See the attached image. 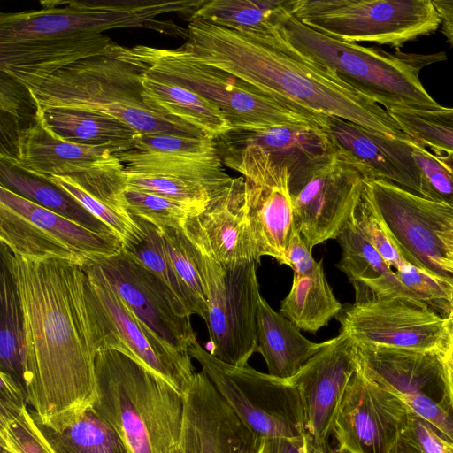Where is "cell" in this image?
<instances>
[{
    "mask_svg": "<svg viewBox=\"0 0 453 453\" xmlns=\"http://www.w3.org/2000/svg\"><path fill=\"white\" fill-rule=\"evenodd\" d=\"M24 318L26 391L33 418L60 429L96 399L105 332L82 265L16 255L1 244Z\"/></svg>",
    "mask_w": 453,
    "mask_h": 453,
    "instance_id": "6da1fadb",
    "label": "cell"
},
{
    "mask_svg": "<svg viewBox=\"0 0 453 453\" xmlns=\"http://www.w3.org/2000/svg\"><path fill=\"white\" fill-rule=\"evenodd\" d=\"M182 46L198 61L265 94L319 117H334L387 137L411 141L386 109L334 71L303 55L276 24L268 32L239 31L192 19Z\"/></svg>",
    "mask_w": 453,
    "mask_h": 453,
    "instance_id": "7a4b0ae2",
    "label": "cell"
},
{
    "mask_svg": "<svg viewBox=\"0 0 453 453\" xmlns=\"http://www.w3.org/2000/svg\"><path fill=\"white\" fill-rule=\"evenodd\" d=\"M96 376L92 407L117 431L128 453H173L179 449L181 394L117 349H99Z\"/></svg>",
    "mask_w": 453,
    "mask_h": 453,
    "instance_id": "3957f363",
    "label": "cell"
},
{
    "mask_svg": "<svg viewBox=\"0 0 453 453\" xmlns=\"http://www.w3.org/2000/svg\"><path fill=\"white\" fill-rule=\"evenodd\" d=\"M288 4L277 13L275 24L298 51L332 69L386 110L441 107L423 86L419 73L425 65L446 59L444 52L392 54L339 41L303 24L289 12Z\"/></svg>",
    "mask_w": 453,
    "mask_h": 453,
    "instance_id": "277c9868",
    "label": "cell"
},
{
    "mask_svg": "<svg viewBox=\"0 0 453 453\" xmlns=\"http://www.w3.org/2000/svg\"><path fill=\"white\" fill-rule=\"evenodd\" d=\"M145 66L111 56H97L69 65L27 88L42 109L72 108L109 115L140 134L207 137L183 122L152 111L142 98ZM209 138V137H208Z\"/></svg>",
    "mask_w": 453,
    "mask_h": 453,
    "instance_id": "5b68a950",
    "label": "cell"
},
{
    "mask_svg": "<svg viewBox=\"0 0 453 453\" xmlns=\"http://www.w3.org/2000/svg\"><path fill=\"white\" fill-rule=\"evenodd\" d=\"M118 57L145 66V72L186 88L213 104L232 129L255 130L277 126H319L326 117L296 109L235 76L196 59L183 46L158 49L119 47Z\"/></svg>",
    "mask_w": 453,
    "mask_h": 453,
    "instance_id": "8992f818",
    "label": "cell"
},
{
    "mask_svg": "<svg viewBox=\"0 0 453 453\" xmlns=\"http://www.w3.org/2000/svg\"><path fill=\"white\" fill-rule=\"evenodd\" d=\"M205 0L40 1L38 10L0 13V45L88 37L117 28H145L188 40V30L159 16L188 20Z\"/></svg>",
    "mask_w": 453,
    "mask_h": 453,
    "instance_id": "52a82bcc",
    "label": "cell"
},
{
    "mask_svg": "<svg viewBox=\"0 0 453 453\" xmlns=\"http://www.w3.org/2000/svg\"><path fill=\"white\" fill-rule=\"evenodd\" d=\"M365 179H376L373 170L336 142L289 171L295 228L311 250L335 240L353 215Z\"/></svg>",
    "mask_w": 453,
    "mask_h": 453,
    "instance_id": "ba28073f",
    "label": "cell"
},
{
    "mask_svg": "<svg viewBox=\"0 0 453 453\" xmlns=\"http://www.w3.org/2000/svg\"><path fill=\"white\" fill-rule=\"evenodd\" d=\"M288 7L299 21L323 35L397 51L435 33L441 23L433 0H288Z\"/></svg>",
    "mask_w": 453,
    "mask_h": 453,
    "instance_id": "9c48e42d",
    "label": "cell"
},
{
    "mask_svg": "<svg viewBox=\"0 0 453 453\" xmlns=\"http://www.w3.org/2000/svg\"><path fill=\"white\" fill-rule=\"evenodd\" d=\"M243 425L260 441L305 437L303 405L296 387L257 371L214 357L196 341L188 350Z\"/></svg>",
    "mask_w": 453,
    "mask_h": 453,
    "instance_id": "30bf717a",
    "label": "cell"
},
{
    "mask_svg": "<svg viewBox=\"0 0 453 453\" xmlns=\"http://www.w3.org/2000/svg\"><path fill=\"white\" fill-rule=\"evenodd\" d=\"M256 261L225 266L197 250V264L203 280L207 326L217 359L244 366L258 352L257 315L261 296Z\"/></svg>",
    "mask_w": 453,
    "mask_h": 453,
    "instance_id": "8fae6325",
    "label": "cell"
},
{
    "mask_svg": "<svg viewBox=\"0 0 453 453\" xmlns=\"http://www.w3.org/2000/svg\"><path fill=\"white\" fill-rule=\"evenodd\" d=\"M0 240L23 257H58L83 265L119 253L122 240L89 230L0 185Z\"/></svg>",
    "mask_w": 453,
    "mask_h": 453,
    "instance_id": "7c38bea8",
    "label": "cell"
},
{
    "mask_svg": "<svg viewBox=\"0 0 453 453\" xmlns=\"http://www.w3.org/2000/svg\"><path fill=\"white\" fill-rule=\"evenodd\" d=\"M362 195L404 259L453 288V270L439 236L453 225V206L381 179H365Z\"/></svg>",
    "mask_w": 453,
    "mask_h": 453,
    "instance_id": "4fadbf2b",
    "label": "cell"
},
{
    "mask_svg": "<svg viewBox=\"0 0 453 453\" xmlns=\"http://www.w3.org/2000/svg\"><path fill=\"white\" fill-rule=\"evenodd\" d=\"M226 167L244 179V203L256 262L264 256L288 265L286 250L295 229L289 171L264 155L246 150H217Z\"/></svg>",
    "mask_w": 453,
    "mask_h": 453,
    "instance_id": "5bb4252c",
    "label": "cell"
},
{
    "mask_svg": "<svg viewBox=\"0 0 453 453\" xmlns=\"http://www.w3.org/2000/svg\"><path fill=\"white\" fill-rule=\"evenodd\" d=\"M82 267L104 327L102 348L127 354L183 395L196 372L189 353L178 350L152 331L89 261Z\"/></svg>",
    "mask_w": 453,
    "mask_h": 453,
    "instance_id": "9a60e30c",
    "label": "cell"
},
{
    "mask_svg": "<svg viewBox=\"0 0 453 453\" xmlns=\"http://www.w3.org/2000/svg\"><path fill=\"white\" fill-rule=\"evenodd\" d=\"M336 319L356 343L436 353L443 351L451 324L449 316L403 297L354 303Z\"/></svg>",
    "mask_w": 453,
    "mask_h": 453,
    "instance_id": "2e32d148",
    "label": "cell"
},
{
    "mask_svg": "<svg viewBox=\"0 0 453 453\" xmlns=\"http://www.w3.org/2000/svg\"><path fill=\"white\" fill-rule=\"evenodd\" d=\"M411 410L357 370L333 420L332 453H395Z\"/></svg>",
    "mask_w": 453,
    "mask_h": 453,
    "instance_id": "e0dca14e",
    "label": "cell"
},
{
    "mask_svg": "<svg viewBox=\"0 0 453 453\" xmlns=\"http://www.w3.org/2000/svg\"><path fill=\"white\" fill-rule=\"evenodd\" d=\"M89 262L152 331L178 350L189 353L197 341L190 316L157 277L123 250Z\"/></svg>",
    "mask_w": 453,
    "mask_h": 453,
    "instance_id": "ac0fdd59",
    "label": "cell"
},
{
    "mask_svg": "<svg viewBox=\"0 0 453 453\" xmlns=\"http://www.w3.org/2000/svg\"><path fill=\"white\" fill-rule=\"evenodd\" d=\"M355 342L340 329L337 336L289 380L297 388L310 453H332L333 420L356 372Z\"/></svg>",
    "mask_w": 453,
    "mask_h": 453,
    "instance_id": "d6986e66",
    "label": "cell"
},
{
    "mask_svg": "<svg viewBox=\"0 0 453 453\" xmlns=\"http://www.w3.org/2000/svg\"><path fill=\"white\" fill-rule=\"evenodd\" d=\"M180 453H260L258 440L222 398L203 371L183 394Z\"/></svg>",
    "mask_w": 453,
    "mask_h": 453,
    "instance_id": "ffe728a7",
    "label": "cell"
},
{
    "mask_svg": "<svg viewBox=\"0 0 453 453\" xmlns=\"http://www.w3.org/2000/svg\"><path fill=\"white\" fill-rule=\"evenodd\" d=\"M6 145L11 150L0 154L1 160L41 180L118 164L120 161L116 153L127 151L118 145H85L65 140L46 125L36 106L35 119L21 127Z\"/></svg>",
    "mask_w": 453,
    "mask_h": 453,
    "instance_id": "44dd1931",
    "label": "cell"
},
{
    "mask_svg": "<svg viewBox=\"0 0 453 453\" xmlns=\"http://www.w3.org/2000/svg\"><path fill=\"white\" fill-rule=\"evenodd\" d=\"M195 247L213 261L230 266L251 260L256 253L244 203V179L233 178L182 227Z\"/></svg>",
    "mask_w": 453,
    "mask_h": 453,
    "instance_id": "7402d4cb",
    "label": "cell"
},
{
    "mask_svg": "<svg viewBox=\"0 0 453 453\" xmlns=\"http://www.w3.org/2000/svg\"><path fill=\"white\" fill-rule=\"evenodd\" d=\"M326 131L342 149L369 165L376 179L392 182L418 196H432L413 154L411 141L387 137L352 122L327 117Z\"/></svg>",
    "mask_w": 453,
    "mask_h": 453,
    "instance_id": "603a6c76",
    "label": "cell"
},
{
    "mask_svg": "<svg viewBox=\"0 0 453 453\" xmlns=\"http://www.w3.org/2000/svg\"><path fill=\"white\" fill-rule=\"evenodd\" d=\"M119 46L104 34L3 44L0 71L27 89L81 59L117 57Z\"/></svg>",
    "mask_w": 453,
    "mask_h": 453,
    "instance_id": "cb8c5ba5",
    "label": "cell"
},
{
    "mask_svg": "<svg viewBox=\"0 0 453 453\" xmlns=\"http://www.w3.org/2000/svg\"><path fill=\"white\" fill-rule=\"evenodd\" d=\"M355 362L360 374L395 395L444 397L441 353L356 343Z\"/></svg>",
    "mask_w": 453,
    "mask_h": 453,
    "instance_id": "d4e9b609",
    "label": "cell"
},
{
    "mask_svg": "<svg viewBox=\"0 0 453 453\" xmlns=\"http://www.w3.org/2000/svg\"><path fill=\"white\" fill-rule=\"evenodd\" d=\"M217 150L258 152L273 165L293 170L308 159L330 150L335 144L319 126H277L255 130L231 129L215 138Z\"/></svg>",
    "mask_w": 453,
    "mask_h": 453,
    "instance_id": "484cf974",
    "label": "cell"
},
{
    "mask_svg": "<svg viewBox=\"0 0 453 453\" xmlns=\"http://www.w3.org/2000/svg\"><path fill=\"white\" fill-rule=\"evenodd\" d=\"M335 240L342 249L336 266L353 285L355 303L386 297H403L423 303L402 283L395 271L362 236L351 219Z\"/></svg>",
    "mask_w": 453,
    "mask_h": 453,
    "instance_id": "4316f807",
    "label": "cell"
},
{
    "mask_svg": "<svg viewBox=\"0 0 453 453\" xmlns=\"http://www.w3.org/2000/svg\"><path fill=\"white\" fill-rule=\"evenodd\" d=\"M258 353L266 363L268 374L289 380L329 340L313 342L287 318L274 311L262 296L257 315Z\"/></svg>",
    "mask_w": 453,
    "mask_h": 453,
    "instance_id": "83f0119b",
    "label": "cell"
},
{
    "mask_svg": "<svg viewBox=\"0 0 453 453\" xmlns=\"http://www.w3.org/2000/svg\"><path fill=\"white\" fill-rule=\"evenodd\" d=\"M142 98L154 112L188 124L215 139L232 129L223 114L196 93L144 72Z\"/></svg>",
    "mask_w": 453,
    "mask_h": 453,
    "instance_id": "f1b7e54d",
    "label": "cell"
},
{
    "mask_svg": "<svg viewBox=\"0 0 453 453\" xmlns=\"http://www.w3.org/2000/svg\"><path fill=\"white\" fill-rule=\"evenodd\" d=\"M342 308L326 280L320 259L311 273L294 274L291 288L281 301L279 312L300 331L316 334L336 318Z\"/></svg>",
    "mask_w": 453,
    "mask_h": 453,
    "instance_id": "f546056e",
    "label": "cell"
},
{
    "mask_svg": "<svg viewBox=\"0 0 453 453\" xmlns=\"http://www.w3.org/2000/svg\"><path fill=\"white\" fill-rule=\"evenodd\" d=\"M36 107L46 125L65 140L85 145H118L127 151L134 149L139 134L113 117L72 108Z\"/></svg>",
    "mask_w": 453,
    "mask_h": 453,
    "instance_id": "4dcf8cb0",
    "label": "cell"
},
{
    "mask_svg": "<svg viewBox=\"0 0 453 453\" xmlns=\"http://www.w3.org/2000/svg\"><path fill=\"white\" fill-rule=\"evenodd\" d=\"M127 173L166 174L223 188L232 180L219 156L185 157L137 150L116 153Z\"/></svg>",
    "mask_w": 453,
    "mask_h": 453,
    "instance_id": "1f68e13d",
    "label": "cell"
},
{
    "mask_svg": "<svg viewBox=\"0 0 453 453\" xmlns=\"http://www.w3.org/2000/svg\"><path fill=\"white\" fill-rule=\"evenodd\" d=\"M0 185L89 230L115 234L104 223L65 191L46 180L13 168L2 160Z\"/></svg>",
    "mask_w": 453,
    "mask_h": 453,
    "instance_id": "d6a6232c",
    "label": "cell"
},
{
    "mask_svg": "<svg viewBox=\"0 0 453 453\" xmlns=\"http://www.w3.org/2000/svg\"><path fill=\"white\" fill-rule=\"evenodd\" d=\"M35 422L54 453H128L117 431L93 407L58 430Z\"/></svg>",
    "mask_w": 453,
    "mask_h": 453,
    "instance_id": "836d02e7",
    "label": "cell"
},
{
    "mask_svg": "<svg viewBox=\"0 0 453 453\" xmlns=\"http://www.w3.org/2000/svg\"><path fill=\"white\" fill-rule=\"evenodd\" d=\"M0 303V372L10 375L26 390L24 318L12 279L2 263Z\"/></svg>",
    "mask_w": 453,
    "mask_h": 453,
    "instance_id": "e575fe53",
    "label": "cell"
},
{
    "mask_svg": "<svg viewBox=\"0 0 453 453\" xmlns=\"http://www.w3.org/2000/svg\"><path fill=\"white\" fill-rule=\"evenodd\" d=\"M287 0H205L188 19H198L221 27L268 32Z\"/></svg>",
    "mask_w": 453,
    "mask_h": 453,
    "instance_id": "d590c367",
    "label": "cell"
},
{
    "mask_svg": "<svg viewBox=\"0 0 453 453\" xmlns=\"http://www.w3.org/2000/svg\"><path fill=\"white\" fill-rule=\"evenodd\" d=\"M132 218L142 230V236L138 242L123 244L122 250L157 277L169 288L188 316H200L190 293L173 268L159 229L142 219Z\"/></svg>",
    "mask_w": 453,
    "mask_h": 453,
    "instance_id": "8d00e7d4",
    "label": "cell"
},
{
    "mask_svg": "<svg viewBox=\"0 0 453 453\" xmlns=\"http://www.w3.org/2000/svg\"><path fill=\"white\" fill-rule=\"evenodd\" d=\"M387 111L413 141L436 154L453 156V108L390 109Z\"/></svg>",
    "mask_w": 453,
    "mask_h": 453,
    "instance_id": "74e56055",
    "label": "cell"
},
{
    "mask_svg": "<svg viewBox=\"0 0 453 453\" xmlns=\"http://www.w3.org/2000/svg\"><path fill=\"white\" fill-rule=\"evenodd\" d=\"M125 173L127 188L167 197L190 207L196 212L201 211L224 188H216L203 183L166 174L127 173L126 171Z\"/></svg>",
    "mask_w": 453,
    "mask_h": 453,
    "instance_id": "f35d334b",
    "label": "cell"
},
{
    "mask_svg": "<svg viewBox=\"0 0 453 453\" xmlns=\"http://www.w3.org/2000/svg\"><path fill=\"white\" fill-rule=\"evenodd\" d=\"M158 229L176 273L190 293L199 310L200 317L204 320L207 301L197 264V249L181 227L167 226Z\"/></svg>",
    "mask_w": 453,
    "mask_h": 453,
    "instance_id": "ab89813d",
    "label": "cell"
},
{
    "mask_svg": "<svg viewBox=\"0 0 453 453\" xmlns=\"http://www.w3.org/2000/svg\"><path fill=\"white\" fill-rule=\"evenodd\" d=\"M125 210L132 218L142 219L158 228L183 227L186 219L196 213L190 207L167 197L126 188Z\"/></svg>",
    "mask_w": 453,
    "mask_h": 453,
    "instance_id": "60d3db41",
    "label": "cell"
},
{
    "mask_svg": "<svg viewBox=\"0 0 453 453\" xmlns=\"http://www.w3.org/2000/svg\"><path fill=\"white\" fill-rule=\"evenodd\" d=\"M43 180L65 191L86 210L104 223L123 242V244L138 242L142 230L133 218L125 217L108 205L95 199L81 188L69 176H52Z\"/></svg>",
    "mask_w": 453,
    "mask_h": 453,
    "instance_id": "b9f144b4",
    "label": "cell"
},
{
    "mask_svg": "<svg viewBox=\"0 0 453 453\" xmlns=\"http://www.w3.org/2000/svg\"><path fill=\"white\" fill-rule=\"evenodd\" d=\"M0 447L12 453H54L28 406L18 414L0 417Z\"/></svg>",
    "mask_w": 453,
    "mask_h": 453,
    "instance_id": "7bdbcfd3",
    "label": "cell"
},
{
    "mask_svg": "<svg viewBox=\"0 0 453 453\" xmlns=\"http://www.w3.org/2000/svg\"><path fill=\"white\" fill-rule=\"evenodd\" d=\"M152 154L202 157L219 154L215 140L177 134H137L134 149Z\"/></svg>",
    "mask_w": 453,
    "mask_h": 453,
    "instance_id": "ee69618b",
    "label": "cell"
},
{
    "mask_svg": "<svg viewBox=\"0 0 453 453\" xmlns=\"http://www.w3.org/2000/svg\"><path fill=\"white\" fill-rule=\"evenodd\" d=\"M351 219L362 236L378 251L391 268L396 271L407 262L390 237L386 226L363 195H361Z\"/></svg>",
    "mask_w": 453,
    "mask_h": 453,
    "instance_id": "f6af8a7d",
    "label": "cell"
},
{
    "mask_svg": "<svg viewBox=\"0 0 453 453\" xmlns=\"http://www.w3.org/2000/svg\"><path fill=\"white\" fill-rule=\"evenodd\" d=\"M402 283L433 310L449 317L453 312V288L432 274L405 262L395 271Z\"/></svg>",
    "mask_w": 453,
    "mask_h": 453,
    "instance_id": "bcb514c9",
    "label": "cell"
},
{
    "mask_svg": "<svg viewBox=\"0 0 453 453\" xmlns=\"http://www.w3.org/2000/svg\"><path fill=\"white\" fill-rule=\"evenodd\" d=\"M396 396L417 416L430 424L445 440L453 443V415L446 403L438 402L424 393Z\"/></svg>",
    "mask_w": 453,
    "mask_h": 453,
    "instance_id": "7dc6e473",
    "label": "cell"
},
{
    "mask_svg": "<svg viewBox=\"0 0 453 453\" xmlns=\"http://www.w3.org/2000/svg\"><path fill=\"white\" fill-rule=\"evenodd\" d=\"M443 439L430 424L411 411L398 445L405 453H445Z\"/></svg>",
    "mask_w": 453,
    "mask_h": 453,
    "instance_id": "c3c4849f",
    "label": "cell"
},
{
    "mask_svg": "<svg viewBox=\"0 0 453 453\" xmlns=\"http://www.w3.org/2000/svg\"><path fill=\"white\" fill-rule=\"evenodd\" d=\"M311 250L301 234L295 228L286 250V258L296 275H304L311 273L317 265L311 255Z\"/></svg>",
    "mask_w": 453,
    "mask_h": 453,
    "instance_id": "681fc988",
    "label": "cell"
},
{
    "mask_svg": "<svg viewBox=\"0 0 453 453\" xmlns=\"http://www.w3.org/2000/svg\"><path fill=\"white\" fill-rule=\"evenodd\" d=\"M26 406V390L10 375L0 372V417L18 414Z\"/></svg>",
    "mask_w": 453,
    "mask_h": 453,
    "instance_id": "f907efd6",
    "label": "cell"
},
{
    "mask_svg": "<svg viewBox=\"0 0 453 453\" xmlns=\"http://www.w3.org/2000/svg\"><path fill=\"white\" fill-rule=\"evenodd\" d=\"M449 317L450 330L446 346L441 353V361L444 401L453 415V312Z\"/></svg>",
    "mask_w": 453,
    "mask_h": 453,
    "instance_id": "816d5d0a",
    "label": "cell"
},
{
    "mask_svg": "<svg viewBox=\"0 0 453 453\" xmlns=\"http://www.w3.org/2000/svg\"><path fill=\"white\" fill-rule=\"evenodd\" d=\"M260 453H310L307 437L270 438L263 441Z\"/></svg>",
    "mask_w": 453,
    "mask_h": 453,
    "instance_id": "f5cc1de1",
    "label": "cell"
},
{
    "mask_svg": "<svg viewBox=\"0 0 453 453\" xmlns=\"http://www.w3.org/2000/svg\"><path fill=\"white\" fill-rule=\"evenodd\" d=\"M441 18V32L453 48V0H433Z\"/></svg>",
    "mask_w": 453,
    "mask_h": 453,
    "instance_id": "db71d44e",
    "label": "cell"
},
{
    "mask_svg": "<svg viewBox=\"0 0 453 453\" xmlns=\"http://www.w3.org/2000/svg\"><path fill=\"white\" fill-rule=\"evenodd\" d=\"M442 444L445 453H453V443H450L447 440H442Z\"/></svg>",
    "mask_w": 453,
    "mask_h": 453,
    "instance_id": "11a10c76",
    "label": "cell"
},
{
    "mask_svg": "<svg viewBox=\"0 0 453 453\" xmlns=\"http://www.w3.org/2000/svg\"><path fill=\"white\" fill-rule=\"evenodd\" d=\"M0 453H12L11 451L7 450L6 449L0 447Z\"/></svg>",
    "mask_w": 453,
    "mask_h": 453,
    "instance_id": "9f6ffc18",
    "label": "cell"
},
{
    "mask_svg": "<svg viewBox=\"0 0 453 453\" xmlns=\"http://www.w3.org/2000/svg\"><path fill=\"white\" fill-rule=\"evenodd\" d=\"M395 453H405L400 447L399 445L397 446V449H395Z\"/></svg>",
    "mask_w": 453,
    "mask_h": 453,
    "instance_id": "6f0895ef",
    "label": "cell"
},
{
    "mask_svg": "<svg viewBox=\"0 0 453 453\" xmlns=\"http://www.w3.org/2000/svg\"><path fill=\"white\" fill-rule=\"evenodd\" d=\"M173 453H180V449H178Z\"/></svg>",
    "mask_w": 453,
    "mask_h": 453,
    "instance_id": "680465c9",
    "label": "cell"
},
{
    "mask_svg": "<svg viewBox=\"0 0 453 453\" xmlns=\"http://www.w3.org/2000/svg\"><path fill=\"white\" fill-rule=\"evenodd\" d=\"M261 452V451H260Z\"/></svg>",
    "mask_w": 453,
    "mask_h": 453,
    "instance_id": "91938a15",
    "label": "cell"
}]
</instances>
